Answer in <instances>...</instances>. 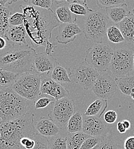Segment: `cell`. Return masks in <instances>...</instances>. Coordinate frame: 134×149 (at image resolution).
<instances>
[{
  "label": "cell",
  "instance_id": "obj_35",
  "mask_svg": "<svg viewBox=\"0 0 134 149\" xmlns=\"http://www.w3.org/2000/svg\"><path fill=\"white\" fill-rule=\"evenodd\" d=\"M24 16L22 13L16 12L11 14L9 18V23L10 26H17L23 25Z\"/></svg>",
  "mask_w": 134,
  "mask_h": 149
},
{
  "label": "cell",
  "instance_id": "obj_26",
  "mask_svg": "<svg viewBox=\"0 0 134 149\" xmlns=\"http://www.w3.org/2000/svg\"><path fill=\"white\" fill-rule=\"evenodd\" d=\"M83 120V115L78 112H75L67 124L68 133L82 132Z\"/></svg>",
  "mask_w": 134,
  "mask_h": 149
},
{
  "label": "cell",
  "instance_id": "obj_8",
  "mask_svg": "<svg viewBox=\"0 0 134 149\" xmlns=\"http://www.w3.org/2000/svg\"><path fill=\"white\" fill-rule=\"evenodd\" d=\"M134 64V52L128 48H119L114 52L110 69L115 77L131 76Z\"/></svg>",
  "mask_w": 134,
  "mask_h": 149
},
{
  "label": "cell",
  "instance_id": "obj_33",
  "mask_svg": "<svg viewBox=\"0 0 134 149\" xmlns=\"http://www.w3.org/2000/svg\"><path fill=\"white\" fill-rule=\"evenodd\" d=\"M54 100H56L52 97H48V96H41L37 99L35 102L34 103V107L36 109H42L47 107L50 104L52 103H54Z\"/></svg>",
  "mask_w": 134,
  "mask_h": 149
},
{
  "label": "cell",
  "instance_id": "obj_3",
  "mask_svg": "<svg viewBox=\"0 0 134 149\" xmlns=\"http://www.w3.org/2000/svg\"><path fill=\"white\" fill-rule=\"evenodd\" d=\"M34 114L27 112L17 119L0 124V149H23L20 144L24 137L34 138L37 134Z\"/></svg>",
  "mask_w": 134,
  "mask_h": 149
},
{
  "label": "cell",
  "instance_id": "obj_16",
  "mask_svg": "<svg viewBox=\"0 0 134 149\" xmlns=\"http://www.w3.org/2000/svg\"><path fill=\"white\" fill-rule=\"evenodd\" d=\"M27 31L22 25L17 26H9L5 32L4 37L9 44L27 45Z\"/></svg>",
  "mask_w": 134,
  "mask_h": 149
},
{
  "label": "cell",
  "instance_id": "obj_25",
  "mask_svg": "<svg viewBox=\"0 0 134 149\" xmlns=\"http://www.w3.org/2000/svg\"><path fill=\"white\" fill-rule=\"evenodd\" d=\"M50 77L54 81L59 84L71 83L67 70L58 63L52 72Z\"/></svg>",
  "mask_w": 134,
  "mask_h": 149
},
{
  "label": "cell",
  "instance_id": "obj_27",
  "mask_svg": "<svg viewBox=\"0 0 134 149\" xmlns=\"http://www.w3.org/2000/svg\"><path fill=\"white\" fill-rule=\"evenodd\" d=\"M9 7H2L0 6V37L5 36L6 31L9 28V18L11 15Z\"/></svg>",
  "mask_w": 134,
  "mask_h": 149
},
{
  "label": "cell",
  "instance_id": "obj_47",
  "mask_svg": "<svg viewBox=\"0 0 134 149\" xmlns=\"http://www.w3.org/2000/svg\"><path fill=\"white\" fill-rule=\"evenodd\" d=\"M133 69H134V64H133Z\"/></svg>",
  "mask_w": 134,
  "mask_h": 149
},
{
  "label": "cell",
  "instance_id": "obj_43",
  "mask_svg": "<svg viewBox=\"0 0 134 149\" xmlns=\"http://www.w3.org/2000/svg\"><path fill=\"white\" fill-rule=\"evenodd\" d=\"M130 96L131 97V98L134 100V88L131 90V93L130 94Z\"/></svg>",
  "mask_w": 134,
  "mask_h": 149
},
{
  "label": "cell",
  "instance_id": "obj_6",
  "mask_svg": "<svg viewBox=\"0 0 134 149\" xmlns=\"http://www.w3.org/2000/svg\"><path fill=\"white\" fill-rule=\"evenodd\" d=\"M41 74H24L19 76L11 88L23 98L34 102L41 96Z\"/></svg>",
  "mask_w": 134,
  "mask_h": 149
},
{
  "label": "cell",
  "instance_id": "obj_7",
  "mask_svg": "<svg viewBox=\"0 0 134 149\" xmlns=\"http://www.w3.org/2000/svg\"><path fill=\"white\" fill-rule=\"evenodd\" d=\"M114 50L107 44H96L86 51L85 61L98 72H105L110 67Z\"/></svg>",
  "mask_w": 134,
  "mask_h": 149
},
{
  "label": "cell",
  "instance_id": "obj_41",
  "mask_svg": "<svg viewBox=\"0 0 134 149\" xmlns=\"http://www.w3.org/2000/svg\"><path fill=\"white\" fill-rule=\"evenodd\" d=\"M7 41L5 38L3 37H0V51L4 49L7 46Z\"/></svg>",
  "mask_w": 134,
  "mask_h": 149
},
{
  "label": "cell",
  "instance_id": "obj_31",
  "mask_svg": "<svg viewBox=\"0 0 134 149\" xmlns=\"http://www.w3.org/2000/svg\"><path fill=\"white\" fill-rule=\"evenodd\" d=\"M104 138L105 137L103 135L97 137L90 136L84 141L80 149H93L94 147L98 145L104 139Z\"/></svg>",
  "mask_w": 134,
  "mask_h": 149
},
{
  "label": "cell",
  "instance_id": "obj_36",
  "mask_svg": "<svg viewBox=\"0 0 134 149\" xmlns=\"http://www.w3.org/2000/svg\"><path fill=\"white\" fill-rule=\"evenodd\" d=\"M126 3L123 0H98L96 4L100 9H105L107 8Z\"/></svg>",
  "mask_w": 134,
  "mask_h": 149
},
{
  "label": "cell",
  "instance_id": "obj_38",
  "mask_svg": "<svg viewBox=\"0 0 134 149\" xmlns=\"http://www.w3.org/2000/svg\"><path fill=\"white\" fill-rule=\"evenodd\" d=\"M104 120L108 124H113L117 120L118 114L114 110H109L104 114Z\"/></svg>",
  "mask_w": 134,
  "mask_h": 149
},
{
  "label": "cell",
  "instance_id": "obj_40",
  "mask_svg": "<svg viewBox=\"0 0 134 149\" xmlns=\"http://www.w3.org/2000/svg\"><path fill=\"white\" fill-rule=\"evenodd\" d=\"M116 129H117L118 131L119 132V133H120V134H124V133H125L127 131L126 129L124 127L122 121H119V122H118L117 123V124H116Z\"/></svg>",
  "mask_w": 134,
  "mask_h": 149
},
{
  "label": "cell",
  "instance_id": "obj_37",
  "mask_svg": "<svg viewBox=\"0 0 134 149\" xmlns=\"http://www.w3.org/2000/svg\"><path fill=\"white\" fill-rule=\"evenodd\" d=\"M98 149H122L116 142L113 140L104 138L99 143Z\"/></svg>",
  "mask_w": 134,
  "mask_h": 149
},
{
  "label": "cell",
  "instance_id": "obj_9",
  "mask_svg": "<svg viewBox=\"0 0 134 149\" xmlns=\"http://www.w3.org/2000/svg\"><path fill=\"white\" fill-rule=\"evenodd\" d=\"M48 117L59 127H65L70 118L76 112V104L73 99L66 97L56 100Z\"/></svg>",
  "mask_w": 134,
  "mask_h": 149
},
{
  "label": "cell",
  "instance_id": "obj_34",
  "mask_svg": "<svg viewBox=\"0 0 134 149\" xmlns=\"http://www.w3.org/2000/svg\"><path fill=\"white\" fill-rule=\"evenodd\" d=\"M36 145L33 149H49L48 138L37 133L34 137Z\"/></svg>",
  "mask_w": 134,
  "mask_h": 149
},
{
  "label": "cell",
  "instance_id": "obj_20",
  "mask_svg": "<svg viewBox=\"0 0 134 149\" xmlns=\"http://www.w3.org/2000/svg\"><path fill=\"white\" fill-rule=\"evenodd\" d=\"M116 26L122 32L127 43H134V15L133 13L116 24Z\"/></svg>",
  "mask_w": 134,
  "mask_h": 149
},
{
  "label": "cell",
  "instance_id": "obj_11",
  "mask_svg": "<svg viewBox=\"0 0 134 149\" xmlns=\"http://www.w3.org/2000/svg\"><path fill=\"white\" fill-rule=\"evenodd\" d=\"M117 88L115 79L108 74H102L99 75L91 90L99 99L107 100L113 97Z\"/></svg>",
  "mask_w": 134,
  "mask_h": 149
},
{
  "label": "cell",
  "instance_id": "obj_24",
  "mask_svg": "<svg viewBox=\"0 0 134 149\" xmlns=\"http://www.w3.org/2000/svg\"><path fill=\"white\" fill-rule=\"evenodd\" d=\"M115 83L120 92L126 96H130L134 88V76L125 77H115Z\"/></svg>",
  "mask_w": 134,
  "mask_h": 149
},
{
  "label": "cell",
  "instance_id": "obj_42",
  "mask_svg": "<svg viewBox=\"0 0 134 149\" xmlns=\"http://www.w3.org/2000/svg\"><path fill=\"white\" fill-rule=\"evenodd\" d=\"M122 122L124 127L126 129V130H129L131 129V123L130 122V120H129L127 119H123V120H122Z\"/></svg>",
  "mask_w": 134,
  "mask_h": 149
},
{
  "label": "cell",
  "instance_id": "obj_28",
  "mask_svg": "<svg viewBox=\"0 0 134 149\" xmlns=\"http://www.w3.org/2000/svg\"><path fill=\"white\" fill-rule=\"evenodd\" d=\"M19 76V74L0 70V86L3 87H11Z\"/></svg>",
  "mask_w": 134,
  "mask_h": 149
},
{
  "label": "cell",
  "instance_id": "obj_29",
  "mask_svg": "<svg viewBox=\"0 0 134 149\" xmlns=\"http://www.w3.org/2000/svg\"><path fill=\"white\" fill-rule=\"evenodd\" d=\"M106 35L109 41L113 43L118 44L125 41L122 32L116 26H110L108 27Z\"/></svg>",
  "mask_w": 134,
  "mask_h": 149
},
{
  "label": "cell",
  "instance_id": "obj_10",
  "mask_svg": "<svg viewBox=\"0 0 134 149\" xmlns=\"http://www.w3.org/2000/svg\"><path fill=\"white\" fill-rule=\"evenodd\" d=\"M99 74L94 68L83 61L70 71L69 76L71 82L73 81L82 86L84 90H87L92 88Z\"/></svg>",
  "mask_w": 134,
  "mask_h": 149
},
{
  "label": "cell",
  "instance_id": "obj_1",
  "mask_svg": "<svg viewBox=\"0 0 134 149\" xmlns=\"http://www.w3.org/2000/svg\"><path fill=\"white\" fill-rule=\"evenodd\" d=\"M25 26L33 48L45 47L50 42L53 30L61 24L52 9H44L32 5H21Z\"/></svg>",
  "mask_w": 134,
  "mask_h": 149
},
{
  "label": "cell",
  "instance_id": "obj_13",
  "mask_svg": "<svg viewBox=\"0 0 134 149\" xmlns=\"http://www.w3.org/2000/svg\"><path fill=\"white\" fill-rule=\"evenodd\" d=\"M83 31L76 23L60 24L58 26L56 40L58 43L67 44L74 41L77 35H81Z\"/></svg>",
  "mask_w": 134,
  "mask_h": 149
},
{
  "label": "cell",
  "instance_id": "obj_39",
  "mask_svg": "<svg viewBox=\"0 0 134 149\" xmlns=\"http://www.w3.org/2000/svg\"><path fill=\"white\" fill-rule=\"evenodd\" d=\"M124 149H134V136H131L126 139L124 143Z\"/></svg>",
  "mask_w": 134,
  "mask_h": 149
},
{
  "label": "cell",
  "instance_id": "obj_45",
  "mask_svg": "<svg viewBox=\"0 0 134 149\" xmlns=\"http://www.w3.org/2000/svg\"><path fill=\"white\" fill-rule=\"evenodd\" d=\"M3 88V87H2L1 86H0V91H1V90Z\"/></svg>",
  "mask_w": 134,
  "mask_h": 149
},
{
  "label": "cell",
  "instance_id": "obj_4",
  "mask_svg": "<svg viewBox=\"0 0 134 149\" xmlns=\"http://www.w3.org/2000/svg\"><path fill=\"white\" fill-rule=\"evenodd\" d=\"M30 103L12 90L3 87L0 91V118L2 122L17 119L27 113Z\"/></svg>",
  "mask_w": 134,
  "mask_h": 149
},
{
  "label": "cell",
  "instance_id": "obj_44",
  "mask_svg": "<svg viewBox=\"0 0 134 149\" xmlns=\"http://www.w3.org/2000/svg\"><path fill=\"white\" fill-rule=\"evenodd\" d=\"M99 145H97L96 146V147H94L93 149H98V146H99Z\"/></svg>",
  "mask_w": 134,
  "mask_h": 149
},
{
  "label": "cell",
  "instance_id": "obj_14",
  "mask_svg": "<svg viewBox=\"0 0 134 149\" xmlns=\"http://www.w3.org/2000/svg\"><path fill=\"white\" fill-rule=\"evenodd\" d=\"M83 132L91 136L97 137L103 135L106 128V124L100 118L83 115Z\"/></svg>",
  "mask_w": 134,
  "mask_h": 149
},
{
  "label": "cell",
  "instance_id": "obj_30",
  "mask_svg": "<svg viewBox=\"0 0 134 149\" xmlns=\"http://www.w3.org/2000/svg\"><path fill=\"white\" fill-rule=\"evenodd\" d=\"M49 149H67L66 138L56 135L48 138Z\"/></svg>",
  "mask_w": 134,
  "mask_h": 149
},
{
  "label": "cell",
  "instance_id": "obj_22",
  "mask_svg": "<svg viewBox=\"0 0 134 149\" xmlns=\"http://www.w3.org/2000/svg\"><path fill=\"white\" fill-rule=\"evenodd\" d=\"M70 11L74 15L87 16L93 11L89 8L86 0H66Z\"/></svg>",
  "mask_w": 134,
  "mask_h": 149
},
{
  "label": "cell",
  "instance_id": "obj_32",
  "mask_svg": "<svg viewBox=\"0 0 134 149\" xmlns=\"http://www.w3.org/2000/svg\"><path fill=\"white\" fill-rule=\"evenodd\" d=\"M23 2L35 7L47 10L52 9L54 2V1L53 0H30L23 1Z\"/></svg>",
  "mask_w": 134,
  "mask_h": 149
},
{
  "label": "cell",
  "instance_id": "obj_15",
  "mask_svg": "<svg viewBox=\"0 0 134 149\" xmlns=\"http://www.w3.org/2000/svg\"><path fill=\"white\" fill-rule=\"evenodd\" d=\"M57 63L56 58L52 55H48L45 51L37 54L34 62L35 72L39 74H50L53 71Z\"/></svg>",
  "mask_w": 134,
  "mask_h": 149
},
{
  "label": "cell",
  "instance_id": "obj_46",
  "mask_svg": "<svg viewBox=\"0 0 134 149\" xmlns=\"http://www.w3.org/2000/svg\"><path fill=\"white\" fill-rule=\"evenodd\" d=\"M2 122V119H1V118H0V124H1Z\"/></svg>",
  "mask_w": 134,
  "mask_h": 149
},
{
  "label": "cell",
  "instance_id": "obj_18",
  "mask_svg": "<svg viewBox=\"0 0 134 149\" xmlns=\"http://www.w3.org/2000/svg\"><path fill=\"white\" fill-rule=\"evenodd\" d=\"M57 6L56 9V15L61 24L76 23L77 16L70 10L67 1H56Z\"/></svg>",
  "mask_w": 134,
  "mask_h": 149
},
{
  "label": "cell",
  "instance_id": "obj_17",
  "mask_svg": "<svg viewBox=\"0 0 134 149\" xmlns=\"http://www.w3.org/2000/svg\"><path fill=\"white\" fill-rule=\"evenodd\" d=\"M34 127L39 134L47 138L56 136L60 131L57 125L45 117L41 118L34 125Z\"/></svg>",
  "mask_w": 134,
  "mask_h": 149
},
{
  "label": "cell",
  "instance_id": "obj_2",
  "mask_svg": "<svg viewBox=\"0 0 134 149\" xmlns=\"http://www.w3.org/2000/svg\"><path fill=\"white\" fill-rule=\"evenodd\" d=\"M37 54L35 49L27 45L8 43L0 51V69L19 75L36 73L34 62Z\"/></svg>",
  "mask_w": 134,
  "mask_h": 149
},
{
  "label": "cell",
  "instance_id": "obj_19",
  "mask_svg": "<svg viewBox=\"0 0 134 149\" xmlns=\"http://www.w3.org/2000/svg\"><path fill=\"white\" fill-rule=\"evenodd\" d=\"M104 10L108 19L116 25L131 13L128 9L127 5L126 3L107 8Z\"/></svg>",
  "mask_w": 134,
  "mask_h": 149
},
{
  "label": "cell",
  "instance_id": "obj_23",
  "mask_svg": "<svg viewBox=\"0 0 134 149\" xmlns=\"http://www.w3.org/2000/svg\"><path fill=\"white\" fill-rule=\"evenodd\" d=\"M90 136L83 132L68 133L66 136L67 149H80L84 141Z\"/></svg>",
  "mask_w": 134,
  "mask_h": 149
},
{
  "label": "cell",
  "instance_id": "obj_48",
  "mask_svg": "<svg viewBox=\"0 0 134 149\" xmlns=\"http://www.w3.org/2000/svg\"><path fill=\"white\" fill-rule=\"evenodd\" d=\"M133 14L134 15V9H133Z\"/></svg>",
  "mask_w": 134,
  "mask_h": 149
},
{
  "label": "cell",
  "instance_id": "obj_12",
  "mask_svg": "<svg viewBox=\"0 0 134 149\" xmlns=\"http://www.w3.org/2000/svg\"><path fill=\"white\" fill-rule=\"evenodd\" d=\"M41 94L49 95L58 100L68 97L70 93L61 84L54 81L49 74H41Z\"/></svg>",
  "mask_w": 134,
  "mask_h": 149
},
{
  "label": "cell",
  "instance_id": "obj_5",
  "mask_svg": "<svg viewBox=\"0 0 134 149\" xmlns=\"http://www.w3.org/2000/svg\"><path fill=\"white\" fill-rule=\"evenodd\" d=\"M108 24L109 19L104 9L93 10L85 19L83 33L86 39L96 44L103 43Z\"/></svg>",
  "mask_w": 134,
  "mask_h": 149
},
{
  "label": "cell",
  "instance_id": "obj_49",
  "mask_svg": "<svg viewBox=\"0 0 134 149\" xmlns=\"http://www.w3.org/2000/svg\"><path fill=\"white\" fill-rule=\"evenodd\" d=\"M0 70H1V69H0Z\"/></svg>",
  "mask_w": 134,
  "mask_h": 149
},
{
  "label": "cell",
  "instance_id": "obj_21",
  "mask_svg": "<svg viewBox=\"0 0 134 149\" xmlns=\"http://www.w3.org/2000/svg\"><path fill=\"white\" fill-rule=\"evenodd\" d=\"M108 106L107 100L98 99L93 102L87 109L84 115L100 118Z\"/></svg>",
  "mask_w": 134,
  "mask_h": 149
}]
</instances>
